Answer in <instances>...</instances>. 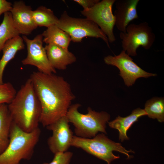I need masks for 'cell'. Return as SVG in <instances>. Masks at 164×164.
Listing matches in <instances>:
<instances>
[{
	"instance_id": "12",
	"label": "cell",
	"mask_w": 164,
	"mask_h": 164,
	"mask_svg": "<svg viewBox=\"0 0 164 164\" xmlns=\"http://www.w3.org/2000/svg\"><path fill=\"white\" fill-rule=\"evenodd\" d=\"M32 8L22 1H15L10 11L14 24L20 34H30L37 27L32 17Z\"/></svg>"
},
{
	"instance_id": "19",
	"label": "cell",
	"mask_w": 164,
	"mask_h": 164,
	"mask_svg": "<svg viewBox=\"0 0 164 164\" xmlns=\"http://www.w3.org/2000/svg\"><path fill=\"white\" fill-rule=\"evenodd\" d=\"M19 34L14 24L10 12L5 13L3 20L0 24V53L7 41Z\"/></svg>"
},
{
	"instance_id": "17",
	"label": "cell",
	"mask_w": 164,
	"mask_h": 164,
	"mask_svg": "<svg viewBox=\"0 0 164 164\" xmlns=\"http://www.w3.org/2000/svg\"><path fill=\"white\" fill-rule=\"evenodd\" d=\"M43 41L47 44L54 45L66 49L71 40L69 35L56 25L48 28L42 34Z\"/></svg>"
},
{
	"instance_id": "2",
	"label": "cell",
	"mask_w": 164,
	"mask_h": 164,
	"mask_svg": "<svg viewBox=\"0 0 164 164\" xmlns=\"http://www.w3.org/2000/svg\"><path fill=\"white\" fill-rule=\"evenodd\" d=\"M8 107L12 122L23 131L30 132L39 127L41 106L30 78L16 92Z\"/></svg>"
},
{
	"instance_id": "10",
	"label": "cell",
	"mask_w": 164,
	"mask_h": 164,
	"mask_svg": "<svg viewBox=\"0 0 164 164\" xmlns=\"http://www.w3.org/2000/svg\"><path fill=\"white\" fill-rule=\"evenodd\" d=\"M22 38L27 49V55L22 61V64L35 66L38 71L44 73H56V69L50 63L45 48L43 46L42 35H38L32 39L26 36H23Z\"/></svg>"
},
{
	"instance_id": "5",
	"label": "cell",
	"mask_w": 164,
	"mask_h": 164,
	"mask_svg": "<svg viewBox=\"0 0 164 164\" xmlns=\"http://www.w3.org/2000/svg\"><path fill=\"white\" fill-rule=\"evenodd\" d=\"M71 146L81 148L87 153L106 161L107 164H110L112 161L120 158L113 154V151L125 155L128 159L132 158L128 153L134 152L132 150H126L121 144L110 140L104 133L97 134L92 138L73 136Z\"/></svg>"
},
{
	"instance_id": "13",
	"label": "cell",
	"mask_w": 164,
	"mask_h": 164,
	"mask_svg": "<svg viewBox=\"0 0 164 164\" xmlns=\"http://www.w3.org/2000/svg\"><path fill=\"white\" fill-rule=\"evenodd\" d=\"M139 0H115L114 15L117 29L125 32L130 22L138 19L137 8Z\"/></svg>"
},
{
	"instance_id": "3",
	"label": "cell",
	"mask_w": 164,
	"mask_h": 164,
	"mask_svg": "<svg viewBox=\"0 0 164 164\" xmlns=\"http://www.w3.org/2000/svg\"><path fill=\"white\" fill-rule=\"evenodd\" d=\"M41 130L38 128L27 132L12 121L9 144L0 154V164H20L22 160L32 157L35 148L39 141Z\"/></svg>"
},
{
	"instance_id": "18",
	"label": "cell",
	"mask_w": 164,
	"mask_h": 164,
	"mask_svg": "<svg viewBox=\"0 0 164 164\" xmlns=\"http://www.w3.org/2000/svg\"><path fill=\"white\" fill-rule=\"evenodd\" d=\"M12 120L8 104L0 105V154L7 147L9 141V135Z\"/></svg>"
},
{
	"instance_id": "24",
	"label": "cell",
	"mask_w": 164,
	"mask_h": 164,
	"mask_svg": "<svg viewBox=\"0 0 164 164\" xmlns=\"http://www.w3.org/2000/svg\"><path fill=\"white\" fill-rule=\"evenodd\" d=\"M81 5L84 8V10L89 9L93 7L100 1L99 0H74Z\"/></svg>"
},
{
	"instance_id": "1",
	"label": "cell",
	"mask_w": 164,
	"mask_h": 164,
	"mask_svg": "<svg viewBox=\"0 0 164 164\" xmlns=\"http://www.w3.org/2000/svg\"><path fill=\"white\" fill-rule=\"evenodd\" d=\"M29 78L41 106L40 123L46 127L66 116L75 98L70 84L62 77L38 71Z\"/></svg>"
},
{
	"instance_id": "7",
	"label": "cell",
	"mask_w": 164,
	"mask_h": 164,
	"mask_svg": "<svg viewBox=\"0 0 164 164\" xmlns=\"http://www.w3.org/2000/svg\"><path fill=\"white\" fill-rule=\"evenodd\" d=\"M119 37L123 50L132 56L137 55V49L140 46L145 50L150 49L155 39L151 28L145 22L138 24H129L126 32H121Z\"/></svg>"
},
{
	"instance_id": "14",
	"label": "cell",
	"mask_w": 164,
	"mask_h": 164,
	"mask_svg": "<svg viewBox=\"0 0 164 164\" xmlns=\"http://www.w3.org/2000/svg\"><path fill=\"white\" fill-rule=\"evenodd\" d=\"M45 48L49 61L55 69L65 70L76 61L75 56L68 49L52 44H47Z\"/></svg>"
},
{
	"instance_id": "6",
	"label": "cell",
	"mask_w": 164,
	"mask_h": 164,
	"mask_svg": "<svg viewBox=\"0 0 164 164\" xmlns=\"http://www.w3.org/2000/svg\"><path fill=\"white\" fill-rule=\"evenodd\" d=\"M56 25L67 33L73 42H80L87 37L100 38L110 47L107 36L96 24L87 18L72 17L64 11Z\"/></svg>"
},
{
	"instance_id": "4",
	"label": "cell",
	"mask_w": 164,
	"mask_h": 164,
	"mask_svg": "<svg viewBox=\"0 0 164 164\" xmlns=\"http://www.w3.org/2000/svg\"><path fill=\"white\" fill-rule=\"evenodd\" d=\"M80 106L79 104L71 105L66 114L69 122L75 127L76 136L91 138L99 132L106 134V124L110 119L109 114L105 111H96L90 107L87 114H82L78 110Z\"/></svg>"
},
{
	"instance_id": "15",
	"label": "cell",
	"mask_w": 164,
	"mask_h": 164,
	"mask_svg": "<svg viewBox=\"0 0 164 164\" xmlns=\"http://www.w3.org/2000/svg\"><path fill=\"white\" fill-rule=\"evenodd\" d=\"M146 115L147 114L144 109L138 108L133 110L128 116L122 117L118 116L114 120L108 123L110 128L118 130L119 139L123 142L129 139L127 133L132 125L138 121L139 118Z\"/></svg>"
},
{
	"instance_id": "21",
	"label": "cell",
	"mask_w": 164,
	"mask_h": 164,
	"mask_svg": "<svg viewBox=\"0 0 164 164\" xmlns=\"http://www.w3.org/2000/svg\"><path fill=\"white\" fill-rule=\"evenodd\" d=\"M145 111L148 116L156 119L159 122L164 121V99L163 97H155L147 101Z\"/></svg>"
},
{
	"instance_id": "22",
	"label": "cell",
	"mask_w": 164,
	"mask_h": 164,
	"mask_svg": "<svg viewBox=\"0 0 164 164\" xmlns=\"http://www.w3.org/2000/svg\"><path fill=\"white\" fill-rule=\"evenodd\" d=\"M17 92L9 82L0 84V105L9 104L15 97Z\"/></svg>"
},
{
	"instance_id": "8",
	"label": "cell",
	"mask_w": 164,
	"mask_h": 164,
	"mask_svg": "<svg viewBox=\"0 0 164 164\" xmlns=\"http://www.w3.org/2000/svg\"><path fill=\"white\" fill-rule=\"evenodd\" d=\"M115 1H100L92 8L81 11V14L86 18L92 21L100 27L110 43H113L116 40L113 32L115 19L112 12V7Z\"/></svg>"
},
{
	"instance_id": "25",
	"label": "cell",
	"mask_w": 164,
	"mask_h": 164,
	"mask_svg": "<svg viewBox=\"0 0 164 164\" xmlns=\"http://www.w3.org/2000/svg\"><path fill=\"white\" fill-rule=\"evenodd\" d=\"M12 5L10 2L5 0H0V16L3 13L10 12Z\"/></svg>"
},
{
	"instance_id": "20",
	"label": "cell",
	"mask_w": 164,
	"mask_h": 164,
	"mask_svg": "<svg viewBox=\"0 0 164 164\" xmlns=\"http://www.w3.org/2000/svg\"><path fill=\"white\" fill-rule=\"evenodd\" d=\"M32 17L37 27H46L47 28L56 25L59 19L54 15L51 9L41 6L32 11Z\"/></svg>"
},
{
	"instance_id": "23",
	"label": "cell",
	"mask_w": 164,
	"mask_h": 164,
	"mask_svg": "<svg viewBox=\"0 0 164 164\" xmlns=\"http://www.w3.org/2000/svg\"><path fill=\"white\" fill-rule=\"evenodd\" d=\"M73 156V153L67 151L54 154L52 161L50 163L44 162L42 164H69Z\"/></svg>"
},
{
	"instance_id": "11",
	"label": "cell",
	"mask_w": 164,
	"mask_h": 164,
	"mask_svg": "<svg viewBox=\"0 0 164 164\" xmlns=\"http://www.w3.org/2000/svg\"><path fill=\"white\" fill-rule=\"evenodd\" d=\"M69 123L66 115L46 127L52 132L47 140V144L53 153L67 152L71 146L73 135Z\"/></svg>"
},
{
	"instance_id": "16",
	"label": "cell",
	"mask_w": 164,
	"mask_h": 164,
	"mask_svg": "<svg viewBox=\"0 0 164 164\" xmlns=\"http://www.w3.org/2000/svg\"><path fill=\"white\" fill-rule=\"evenodd\" d=\"M24 48V41L22 38L19 36L8 40L2 49L3 55L0 60V84L3 83V73L8 63L14 58L18 51Z\"/></svg>"
},
{
	"instance_id": "9",
	"label": "cell",
	"mask_w": 164,
	"mask_h": 164,
	"mask_svg": "<svg viewBox=\"0 0 164 164\" xmlns=\"http://www.w3.org/2000/svg\"><path fill=\"white\" fill-rule=\"evenodd\" d=\"M107 65L115 66L120 71L119 75L127 87L132 86L136 80L141 77L148 78L155 76L156 74L147 72L139 67L124 50L114 56L109 55L104 58Z\"/></svg>"
}]
</instances>
